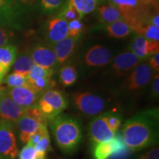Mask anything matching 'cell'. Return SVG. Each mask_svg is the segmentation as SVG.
<instances>
[{
    "mask_svg": "<svg viewBox=\"0 0 159 159\" xmlns=\"http://www.w3.org/2000/svg\"><path fill=\"white\" fill-rule=\"evenodd\" d=\"M64 0H41V7L43 12L47 14H53L60 11Z\"/></svg>",
    "mask_w": 159,
    "mask_h": 159,
    "instance_id": "1f68e13d",
    "label": "cell"
},
{
    "mask_svg": "<svg viewBox=\"0 0 159 159\" xmlns=\"http://www.w3.org/2000/svg\"><path fill=\"white\" fill-rule=\"evenodd\" d=\"M16 123L0 118V159H16L18 148Z\"/></svg>",
    "mask_w": 159,
    "mask_h": 159,
    "instance_id": "ba28073f",
    "label": "cell"
},
{
    "mask_svg": "<svg viewBox=\"0 0 159 159\" xmlns=\"http://www.w3.org/2000/svg\"><path fill=\"white\" fill-rule=\"evenodd\" d=\"M5 93L11 98L24 108H28L36 106L41 94L37 93L28 85L5 89Z\"/></svg>",
    "mask_w": 159,
    "mask_h": 159,
    "instance_id": "7c38bea8",
    "label": "cell"
},
{
    "mask_svg": "<svg viewBox=\"0 0 159 159\" xmlns=\"http://www.w3.org/2000/svg\"><path fill=\"white\" fill-rule=\"evenodd\" d=\"M136 33L148 40L159 41V27L152 24H148L142 26Z\"/></svg>",
    "mask_w": 159,
    "mask_h": 159,
    "instance_id": "f546056e",
    "label": "cell"
},
{
    "mask_svg": "<svg viewBox=\"0 0 159 159\" xmlns=\"http://www.w3.org/2000/svg\"><path fill=\"white\" fill-rule=\"evenodd\" d=\"M17 47L7 44L0 47V63L11 69L17 57Z\"/></svg>",
    "mask_w": 159,
    "mask_h": 159,
    "instance_id": "d4e9b609",
    "label": "cell"
},
{
    "mask_svg": "<svg viewBox=\"0 0 159 159\" xmlns=\"http://www.w3.org/2000/svg\"><path fill=\"white\" fill-rule=\"evenodd\" d=\"M49 122L55 144L60 150L65 154L74 153L83 139L82 125L79 119L61 113Z\"/></svg>",
    "mask_w": 159,
    "mask_h": 159,
    "instance_id": "7a4b0ae2",
    "label": "cell"
},
{
    "mask_svg": "<svg viewBox=\"0 0 159 159\" xmlns=\"http://www.w3.org/2000/svg\"><path fill=\"white\" fill-rule=\"evenodd\" d=\"M142 61V60L139 58L132 52H126L115 57L111 64V69L116 77L125 76Z\"/></svg>",
    "mask_w": 159,
    "mask_h": 159,
    "instance_id": "5bb4252c",
    "label": "cell"
},
{
    "mask_svg": "<svg viewBox=\"0 0 159 159\" xmlns=\"http://www.w3.org/2000/svg\"><path fill=\"white\" fill-rule=\"evenodd\" d=\"M35 65L46 69L54 70L57 65V58L52 47L45 44H39L33 47L29 52Z\"/></svg>",
    "mask_w": 159,
    "mask_h": 159,
    "instance_id": "4fadbf2b",
    "label": "cell"
},
{
    "mask_svg": "<svg viewBox=\"0 0 159 159\" xmlns=\"http://www.w3.org/2000/svg\"><path fill=\"white\" fill-rule=\"evenodd\" d=\"M47 125V120L37 106L27 108L25 114L16 122L19 130V139L23 144L27 143L30 137L43 125Z\"/></svg>",
    "mask_w": 159,
    "mask_h": 159,
    "instance_id": "52a82bcc",
    "label": "cell"
},
{
    "mask_svg": "<svg viewBox=\"0 0 159 159\" xmlns=\"http://www.w3.org/2000/svg\"><path fill=\"white\" fill-rule=\"evenodd\" d=\"M105 30L110 36L116 38V39H122V38L128 36L132 30L130 26L126 23L124 19L118 20V21L106 25Z\"/></svg>",
    "mask_w": 159,
    "mask_h": 159,
    "instance_id": "7402d4cb",
    "label": "cell"
},
{
    "mask_svg": "<svg viewBox=\"0 0 159 159\" xmlns=\"http://www.w3.org/2000/svg\"><path fill=\"white\" fill-rule=\"evenodd\" d=\"M34 65V62L30 53H23L16 57L13 63V72L21 73L27 76V75Z\"/></svg>",
    "mask_w": 159,
    "mask_h": 159,
    "instance_id": "603a6c76",
    "label": "cell"
},
{
    "mask_svg": "<svg viewBox=\"0 0 159 159\" xmlns=\"http://www.w3.org/2000/svg\"><path fill=\"white\" fill-rule=\"evenodd\" d=\"M152 77V69L148 63H140L131 71L123 89L131 92L140 90L150 83Z\"/></svg>",
    "mask_w": 159,
    "mask_h": 159,
    "instance_id": "30bf717a",
    "label": "cell"
},
{
    "mask_svg": "<svg viewBox=\"0 0 159 159\" xmlns=\"http://www.w3.org/2000/svg\"><path fill=\"white\" fill-rule=\"evenodd\" d=\"M97 10L99 21L105 25H108L118 20L124 19L119 9L109 0L107 2L99 6Z\"/></svg>",
    "mask_w": 159,
    "mask_h": 159,
    "instance_id": "ffe728a7",
    "label": "cell"
},
{
    "mask_svg": "<svg viewBox=\"0 0 159 159\" xmlns=\"http://www.w3.org/2000/svg\"><path fill=\"white\" fill-rule=\"evenodd\" d=\"M54 75V70L52 69H46L39 66L34 65L33 68L30 69L28 74L27 75V82L28 85L30 83L39 77H47V78H52Z\"/></svg>",
    "mask_w": 159,
    "mask_h": 159,
    "instance_id": "484cf974",
    "label": "cell"
},
{
    "mask_svg": "<svg viewBox=\"0 0 159 159\" xmlns=\"http://www.w3.org/2000/svg\"><path fill=\"white\" fill-rule=\"evenodd\" d=\"M77 12L83 19L85 16L90 14L96 11L100 5L108 0H67Z\"/></svg>",
    "mask_w": 159,
    "mask_h": 159,
    "instance_id": "44dd1931",
    "label": "cell"
},
{
    "mask_svg": "<svg viewBox=\"0 0 159 159\" xmlns=\"http://www.w3.org/2000/svg\"><path fill=\"white\" fill-rule=\"evenodd\" d=\"M14 35V33L12 30L0 27V47L10 44Z\"/></svg>",
    "mask_w": 159,
    "mask_h": 159,
    "instance_id": "8d00e7d4",
    "label": "cell"
},
{
    "mask_svg": "<svg viewBox=\"0 0 159 159\" xmlns=\"http://www.w3.org/2000/svg\"><path fill=\"white\" fill-rule=\"evenodd\" d=\"M66 37H68V21L57 16L49 20L47 27L48 42L53 45Z\"/></svg>",
    "mask_w": 159,
    "mask_h": 159,
    "instance_id": "ac0fdd59",
    "label": "cell"
},
{
    "mask_svg": "<svg viewBox=\"0 0 159 159\" xmlns=\"http://www.w3.org/2000/svg\"><path fill=\"white\" fill-rule=\"evenodd\" d=\"M151 97L153 98H158L159 96V75H155L151 85Z\"/></svg>",
    "mask_w": 159,
    "mask_h": 159,
    "instance_id": "ab89813d",
    "label": "cell"
},
{
    "mask_svg": "<svg viewBox=\"0 0 159 159\" xmlns=\"http://www.w3.org/2000/svg\"><path fill=\"white\" fill-rule=\"evenodd\" d=\"M5 89L4 88H2V87H0V99H1L2 97L4 94H5Z\"/></svg>",
    "mask_w": 159,
    "mask_h": 159,
    "instance_id": "ee69618b",
    "label": "cell"
},
{
    "mask_svg": "<svg viewBox=\"0 0 159 159\" xmlns=\"http://www.w3.org/2000/svg\"><path fill=\"white\" fill-rule=\"evenodd\" d=\"M27 19V9L17 0H0V27L22 30Z\"/></svg>",
    "mask_w": 159,
    "mask_h": 159,
    "instance_id": "5b68a950",
    "label": "cell"
},
{
    "mask_svg": "<svg viewBox=\"0 0 159 159\" xmlns=\"http://www.w3.org/2000/svg\"><path fill=\"white\" fill-rule=\"evenodd\" d=\"M119 9L123 19L136 32L141 27L150 23L151 10L144 7L138 0H109Z\"/></svg>",
    "mask_w": 159,
    "mask_h": 159,
    "instance_id": "3957f363",
    "label": "cell"
},
{
    "mask_svg": "<svg viewBox=\"0 0 159 159\" xmlns=\"http://www.w3.org/2000/svg\"><path fill=\"white\" fill-rule=\"evenodd\" d=\"M37 152L36 159L45 158L47 152L51 150L50 145V137L49 132L45 134L39 141V142L34 147Z\"/></svg>",
    "mask_w": 159,
    "mask_h": 159,
    "instance_id": "4dcf8cb0",
    "label": "cell"
},
{
    "mask_svg": "<svg viewBox=\"0 0 159 159\" xmlns=\"http://www.w3.org/2000/svg\"><path fill=\"white\" fill-rule=\"evenodd\" d=\"M80 37H66L52 45L57 64L64 63L72 55Z\"/></svg>",
    "mask_w": 159,
    "mask_h": 159,
    "instance_id": "d6986e66",
    "label": "cell"
},
{
    "mask_svg": "<svg viewBox=\"0 0 159 159\" xmlns=\"http://www.w3.org/2000/svg\"><path fill=\"white\" fill-rule=\"evenodd\" d=\"M36 106L48 122L68 108L69 100L61 91L49 89L41 95Z\"/></svg>",
    "mask_w": 159,
    "mask_h": 159,
    "instance_id": "8992f818",
    "label": "cell"
},
{
    "mask_svg": "<svg viewBox=\"0 0 159 159\" xmlns=\"http://www.w3.org/2000/svg\"><path fill=\"white\" fill-rule=\"evenodd\" d=\"M129 49L139 58L143 61L159 52V41H151L142 35H137L131 41Z\"/></svg>",
    "mask_w": 159,
    "mask_h": 159,
    "instance_id": "9a60e30c",
    "label": "cell"
},
{
    "mask_svg": "<svg viewBox=\"0 0 159 159\" xmlns=\"http://www.w3.org/2000/svg\"><path fill=\"white\" fill-rule=\"evenodd\" d=\"M40 159H46V158H40Z\"/></svg>",
    "mask_w": 159,
    "mask_h": 159,
    "instance_id": "f6af8a7d",
    "label": "cell"
},
{
    "mask_svg": "<svg viewBox=\"0 0 159 159\" xmlns=\"http://www.w3.org/2000/svg\"><path fill=\"white\" fill-rule=\"evenodd\" d=\"M136 159H159V148L158 147H154L141 154Z\"/></svg>",
    "mask_w": 159,
    "mask_h": 159,
    "instance_id": "74e56055",
    "label": "cell"
},
{
    "mask_svg": "<svg viewBox=\"0 0 159 159\" xmlns=\"http://www.w3.org/2000/svg\"><path fill=\"white\" fill-rule=\"evenodd\" d=\"M83 24L81 19H75L68 22V36L80 37L83 32Z\"/></svg>",
    "mask_w": 159,
    "mask_h": 159,
    "instance_id": "836d02e7",
    "label": "cell"
},
{
    "mask_svg": "<svg viewBox=\"0 0 159 159\" xmlns=\"http://www.w3.org/2000/svg\"><path fill=\"white\" fill-rule=\"evenodd\" d=\"M139 2L147 8L158 12V0H138Z\"/></svg>",
    "mask_w": 159,
    "mask_h": 159,
    "instance_id": "f35d334b",
    "label": "cell"
},
{
    "mask_svg": "<svg viewBox=\"0 0 159 159\" xmlns=\"http://www.w3.org/2000/svg\"><path fill=\"white\" fill-rule=\"evenodd\" d=\"M20 159H36L37 152L34 147L27 144L19 153Z\"/></svg>",
    "mask_w": 159,
    "mask_h": 159,
    "instance_id": "d590c367",
    "label": "cell"
},
{
    "mask_svg": "<svg viewBox=\"0 0 159 159\" xmlns=\"http://www.w3.org/2000/svg\"><path fill=\"white\" fill-rule=\"evenodd\" d=\"M115 133L106 122L105 112L91 119L89 125V137L93 145L108 142L114 137Z\"/></svg>",
    "mask_w": 159,
    "mask_h": 159,
    "instance_id": "9c48e42d",
    "label": "cell"
},
{
    "mask_svg": "<svg viewBox=\"0 0 159 159\" xmlns=\"http://www.w3.org/2000/svg\"><path fill=\"white\" fill-rule=\"evenodd\" d=\"M151 69L157 73L159 71V52H157L156 54L151 55L149 57V63Z\"/></svg>",
    "mask_w": 159,
    "mask_h": 159,
    "instance_id": "60d3db41",
    "label": "cell"
},
{
    "mask_svg": "<svg viewBox=\"0 0 159 159\" xmlns=\"http://www.w3.org/2000/svg\"><path fill=\"white\" fill-rule=\"evenodd\" d=\"M111 53L101 45H95L85 53L84 64L90 68H101L108 64L111 60Z\"/></svg>",
    "mask_w": 159,
    "mask_h": 159,
    "instance_id": "2e32d148",
    "label": "cell"
},
{
    "mask_svg": "<svg viewBox=\"0 0 159 159\" xmlns=\"http://www.w3.org/2000/svg\"><path fill=\"white\" fill-rule=\"evenodd\" d=\"M71 104L81 116L90 119L105 112L108 108L104 98L91 92L75 93L71 96Z\"/></svg>",
    "mask_w": 159,
    "mask_h": 159,
    "instance_id": "277c9868",
    "label": "cell"
},
{
    "mask_svg": "<svg viewBox=\"0 0 159 159\" xmlns=\"http://www.w3.org/2000/svg\"><path fill=\"white\" fill-rule=\"evenodd\" d=\"M26 110L27 108L18 105L6 93L0 99V117L9 122H16L25 114Z\"/></svg>",
    "mask_w": 159,
    "mask_h": 159,
    "instance_id": "e0dca14e",
    "label": "cell"
},
{
    "mask_svg": "<svg viewBox=\"0 0 159 159\" xmlns=\"http://www.w3.org/2000/svg\"><path fill=\"white\" fill-rule=\"evenodd\" d=\"M127 146L123 141L122 135L116 133L114 137L108 142L94 144L93 158L94 159H109L111 157L125 153Z\"/></svg>",
    "mask_w": 159,
    "mask_h": 159,
    "instance_id": "8fae6325",
    "label": "cell"
},
{
    "mask_svg": "<svg viewBox=\"0 0 159 159\" xmlns=\"http://www.w3.org/2000/svg\"><path fill=\"white\" fill-rule=\"evenodd\" d=\"M105 115L106 122L109 127L115 134H116L122 122V115L116 111H105Z\"/></svg>",
    "mask_w": 159,
    "mask_h": 159,
    "instance_id": "d6a6232c",
    "label": "cell"
},
{
    "mask_svg": "<svg viewBox=\"0 0 159 159\" xmlns=\"http://www.w3.org/2000/svg\"><path fill=\"white\" fill-rule=\"evenodd\" d=\"M158 108L137 113L125 122L122 136L127 148L132 151H140L158 143Z\"/></svg>",
    "mask_w": 159,
    "mask_h": 159,
    "instance_id": "6da1fadb",
    "label": "cell"
},
{
    "mask_svg": "<svg viewBox=\"0 0 159 159\" xmlns=\"http://www.w3.org/2000/svg\"><path fill=\"white\" fill-rule=\"evenodd\" d=\"M25 9H32L35 7L38 0H17Z\"/></svg>",
    "mask_w": 159,
    "mask_h": 159,
    "instance_id": "b9f144b4",
    "label": "cell"
},
{
    "mask_svg": "<svg viewBox=\"0 0 159 159\" xmlns=\"http://www.w3.org/2000/svg\"><path fill=\"white\" fill-rule=\"evenodd\" d=\"M59 81L63 86H70L77 81V69L71 65H65L60 69L58 72Z\"/></svg>",
    "mask_w": 159,
    "mask_h": 159,
    "instance_id": "cb8c5ba5",
    "label": "cell"
},
{
    "mask_svg": "<svg viewBox=\"0 0 159 159\" xmlns=\"http://www.w3.org/2000/svg\"><path fill=\"white\" fill-rule=\"evenodd\" d=\"M57 17L63 19L68 22L75 19H82L77 10L67 0L63 5L61 9L60 10Z\"/></svg>",
    "mask_w": 159,
    "mask_h": 159,
    "instance_id": "f1b7e54d",
    "label": "cell"
},
{
    "mask_svg": "<svg viewBox=\"0 0 159 159\" xmlns=\"http://www.w3.org/2000/svg\"><path fill=\"white\" fill-rule=\"evenodd\" d=\"M2 83H5L8 88H16V87L28 85L27 76L17 72H13L11 75H7L3 80Z\"/></svg>",
    "mask_w": 159,
    "mask_h": 159,
    "instance_id": "83f0119b",
    "label": "cell"
},
{
    "mask_svg": "<svg viewBox=\"0 0 159 159\" xmlns=\"http://www.w3.org/2000/svg\"><path fill=\"white\" fill-rule=\"evenodd\" d=\"M47 132H49L48 128H47V125H43L42 126H41L33 134L32 136L30 137L27 144L32 145V146L35 147V144L39 142V141L41 139L43 135L47 134Z\"/></svg>",
    "mask_w": 159,
    "mask_h": 159,
    "instance_id": "e575fe53",
    "label": "cell"
},
{
    "mask_svg": "<svg viewBox=\"0 0 159 159\" xmlns=\"http://www.w3.org/2000/svg\"><path fill=\"white\" fill-rule=\"evenodd\" d=\"M10 69H11L7 68V66L0 63V87H1L2 83L3 82V80L5 79V77H6L7 73H8Z\"/></svg>",
    "mask_w": 159,
    "mask_h": 159,
    "instance_id": "7bdbcfd3",
    "label": "cell"
},
{
    "mask_svg": "<svg viewBox=\"0 0 159 159\" xmlns=\"http://www.w3.org/2000/svg\"><path fill=\"white\" fill-rule=\"evenodd\" d=\"M55 82L52 80V78H47V77H39L35 80L33 82L30 83L28 86L31 87L35 91L40 94H42L46 91L49 89H52L55 87Z\"/></svg>",
    "mask_w": 159,
    "mask_h": 159,
    "instance_id": "4316f807",
    "label": "cell"
}]
</instances>
